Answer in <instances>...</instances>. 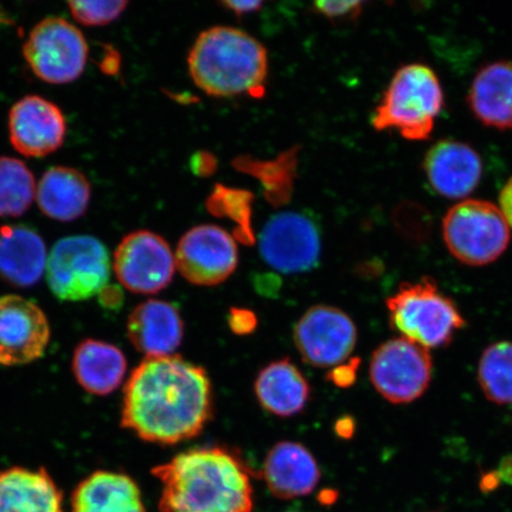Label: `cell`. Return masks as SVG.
Instances as JSON below:
<instances>
[{
  "instance_id": "9a60e30c",
  "label": "cell",
  "mask_w": 512,
  "mask_h": 512,
  "mask_svg": "<svg viewBox=\"0 0 512 512\" xmlns=\"http://www.w3.org/2000/svg\"><path fill=\"white\" fill-rule=\"evenodd\" d=\"M12 146L25 157L41 158L59 150L67 134V121L59 106L38 95L24 96L11 108Z\"/></svg>"
},
{
  "instance_id": "7a4b0ae2",
  "label": "cell",
  "mask_w": 512,
  "mask_h": 512,
  "mask_svg": "<svg viewBox=\"0 0 512 512\" xmlns=\"http://www.w3.org/2000/svg\"><path fill=\"white\" fill-rule=\"evenodd\" d=\"M152 475L163 485L160 512H253L251 475L227 448H192Z\"/></svg>"
},
{
  "instance_id": "30bf717a",
  "label": "cell",
  "mask_w": 512,
  "mask_h": 512,
  "mask_svg": "<svg viewBox=\"0 0 512 512\" xmlns=\"http://www.w3.org/2000/svg\"><path fill=\"white\" fill-rule=\"evenodd\" d=\"M294 345L303 360L316 368H336L351 356L357 328L347 313L335 306L310 307L293 331Z\"/></svg>"
},
{
  "instance_id": "4fadbf2b",
  "label": "cell",
  "mask_w": 512,
  "mask_h": 512,
  "mask_svg": "<svg viewBox=\"0 0 512 512\" xmlns=\"http://www.w3.org/2000/svg\"><path fill=\"white\" fill-rule=\"evenodd\" d=\"M320 251L322 242L315 222L292 211L273 216L260 236L262 259L281 273L299 274L313 270Z\"/></svg>"
},
{
  "instance_id": "4dcf8cb0",
  "label": "cell",
  "mask_w": 512,
  "mask_h": 512,
  "mask_svg": "<svg viewBox=\"0 0 512 512\" xmlns=\"http://www.w3.org/2000/svg\"><path fill=\"white\" fill-rule=\"evenodd\" d=\"M230 328L235 334H249L255 329L256 318L252 312L246 310H233L229 318Z\"/></svg>"
},
{
  "instance_id": "1f68e13d",
  "label": "cell",
  "mask_w": 512,
  "mask_h": 512,
  "mask_svg": "<svg viewBox=\"0 0 512 512\" xmlns=\"http://www.w3.org/2000/svg\"><path fill=\"white\" fill-rule=\"evenodd\" d=\"M358 361H351L348 364H341L330 371L329 379L337 384L338 387H349L356 380V370Z\"/></svg>"
},
{
  "instance_id": "603a6c76",
  "label": "cell",
  "mask_w": 512,
  "mask_h": 512,
  "mask_svg": "<svg viewBox=\"0 0 512 512\" xmlns=\"http://www.w3.org/2000/svg\"><path fill=\"white\" fill-rule=\"evenodd\" d=\"M72 512H146L142 492L124 473L96 471L76 486Z\"/></svg>"
},
{
  "instance_id": "8d00e7d4",
  "label": "cell",
  "mask_w": 512,
  "mask_h": 512,
  "mask_svg": "<svg viewBox=\"0 0 512 512\" xmlns=\"http://www.w3.org/2000/svg\"><path fill=\"white\" fill-rule=\"evenodd\" d=\"M284 512H313V511H307V510H302V509H297V508H291V509H288Z\"/></svg>"
},
{
  "instance_id": "5bb4252c",
  "label": "cell",
  "mask_w": 512,
  "mask_h": 512,
  "mask_svg": "<svg viewBox=\"0 0 512 512\" xmlns=\"http://www.w3.org/2000/svg\"><path fill=\"white\" fill-rule=\"evenodd\" d=\"M46 313L32 300L9 294L0 297V364L24 366L40 360L50 341Z\"/></svg>"
},
{
  "instance_id": "3957f363",
  "label": "cell",
  "mask_w": 512,
  "mask_h": 512,
  "mask_svg": "<svg viewBox=\"0 0 512 512\" xmlns=\"http://www.w3.org/2000/svg\"><path fill=\"white\" fill-rule=\"evenodd\" d=\"M196 86L215 98L265 92L267 51L247 32L214 27L197 37L188 57Z\"/></svg>"
},
{
  "instance_id": "7c38bea8",
  "label": "cell",
  "mask_w": 512,
  "mask_h": 512,
  "mask_svg": "<svg viewBox=\"0 0 512 512\" xmlns=\"http://www.w3.org/2000/svg\"><path fill=\"white\" fill-rule=\"evenodd\" d=\"M175 259L178 271L190 284L217 286L238 268L239 248L226 230L214 224H201L179 240Z\"/></svg>"
},
{
  "instance_id": "4316f807",
  "label": "cell",
  "mask_w": 512,
  "mask_h": 512,
  "mask_svg": "<svg viewBox=\"0 0 512 512\" xmlns=\"http://www.w3.org/2000/svg\"><path fill=\"white\" fill-rule=\"evenodd\" d=\"M36 196L34 175L22 160L0 157V217H17Z\"/></svg>"
},
{
  "instance_id": "836d02e7",
  "label": "cell",
  "mask_w": 512,
  "mask_h": 512,
  "mask_svg": "<svg viewBox=\"0 0 512 512\" xmlns=\"http://www.w3.org/2000/svg\"><path fill=\"white\" fill-rule=\"evenodd\" d=\"M499 209H501L505 221L512 228V177L505 183L499 194Z\"/></svg>"
},
{
  "instance_id": "cb8c5ba5",
  "label": "cell",
  "mask_w": 512,
  "mask_h": 512,
  "mask_svg": "<svg viewBox=\"0 0 512 512\" xmlns=\"http://www.w3.org/2000/svg\"><path fill=\"white\" fill-rule=\"evenodd\" d=\"M92 188L85 175L67 166H55L41 178L36 189L38 207L50 219H80L91 202Z\"/></svg>"
},
{
  "instance_id": "d6986e66",
  "label": "cell",
  "mask_w": 512,
  "mask_h": 512,
  "mask_svg": "<svg viewBox=\"0 0 512 512\" xmlns=\"http://www.w3.org/2000/svg\"><path fill=\"white\" fill-rule=\"evenodd\" d=\"M47 248L41 235L24 224L0 227V280L27 288L40 281L47 268Z\"/></svg>"
},
{
  "instance_id": "277c9868",
  "label": "cell",
  "mask_w": 512,
  "mask_h": 512,
  "mask_svg": "<svg viewBox=\"0 0 512 512\" xmlns=\"http://www.w3.org/2000/svg\"><path fill=\"white\" fill-rule=\"evenodd\" d=\"M445 104L434 70L409 63L396 70L371 119L376 131L395 130L411 142L430 139Z\"/></svg>"
},
{
  "instance_id": "e0dca14e",
  "label": "cell",
  "mask_w": 512,
  "mask_h": 512,
  "mask_svg": "<svg viewBox=\"0 0 512 512\" xmlns=\"http://www.w3.org/2000/svg\"><path fill=\"white\" fill-rule=\"evenodd\" d=\"M127 336L146 358L172 356L183 342L184 322L175 305L146 300L128 317Z\"/></svg>"
},
{
  "instance_id": "7402d4cb",
  "label": "cell",
  "mask_w": 512,
  "mask_h": 512,
  "mask_svg": "<svg viewBox=\"0 0 512 512\" xmlns=\"http://www.w3.org/2000/svg\"><path fill=\"white\" fill-rule=\"evenodd\" d=\"M0 512H63V495L44 469L0 471Z\"/></svg>"
},
{
  "instance_id": "8fae6325",
  "label": "cell",
  "mask_w": 512,
  "mask_h": 512,
  "mask_svg": "<svg viewBox=\"0 0 512 512\" xmlns=\"http://www.w3.org/2000/svg\"><path fill=\"white\" fill-rule=\"evenodd\" d=\"M114 272L126 290L156 294L175 277L176 259L169 243L150 230L125 236L114 253Z\"/></svg>"
},
{
  "instance_id": "d6a6232c",
  "label": "cell",
  "mask_w": 512,
  "mask_h": 512,
  "mask_svg": "<svg viewBox=\"0 0 512 512\" xmlns=\"http://www.w3.org/2000/svg\"><path fill=\"white\" fill-rule=\"evenodd\" d=\"M221 5L224 9L233 12L236 17L241 18L259 11L264 3L259 2V0H256V2H251V0H247V2H241V0H226V2H222Z\"/></svg>"
},
{
  "instance_id": "ffe728a7",
  "label": "cell",
  "mask_w": 512,
  "mask_h": 512,
  "mask_svg": "<svg viewBox=\"0 0 512 512\" xmlns=\"http://www.w3.org/2000/svg\"><path fill=\"white\" fill-rule=\"evenodd\" d=\"M467 104L483 125L512 130V61H495L480 68L471 83Z\"/></svg>"
},
{
  "instance_id": "2e32d148",
  "label": "cell",
  "mask_w": 512,
  "mask_h": 512,
  "mask_svg": "<svg viewBox=\"0 0 512 512\" xmlns=\"http://www.w3.org/2000/svg\"><path fill=\"white\" fill-rule=\"evenodd\" d=\"M424 171L435 192L451 200H462L482 181L483 160L471 145L445 139L427 151Z\"/></svg>"
},
{
  "instance_id": "ac0fdd59",
  "label": "cell",
  "mask_w": 512,
  "mask_h": 512,
  "mask_svg": "<svg viewBox=\"0 0 512 512\" xmlns=\"http://www.w3.org/2000/svg\"><path fill=\"white\" fill-rule=\"evenodd\" d=\"M320 469L313 454L296 441H280L267 453L264 477L275 497H305L316 490Z\"/></svg>"
},
{
  "instance_id": "f1b7e54d",
  "label": "cell",
  "mask_w": 512,
  "mask_h": 512,
  "mask_svg": "<svg viewBox=\"0 0 512 512\" xmlns=\"http://www.w3.org/2000/svg\"><path fill=\"white\" fill-rule=\"evenodd\" d=\"M68 6L75 21L88 27H100L123 14L127 2H69Z\"/></svg>"
},
{
  "instance_id": "52a82bcc",
  "label": "cell",
  "mask_w": 512,
  "mask_h": 512,
  "mask_svg": "<svg viewBox=\"0 0 512 512\" xmlns=\"http://www.w3.org/2000/svg\"><path fill=\"white\" fill-rule=\"evenodd\" d=\"M443 238L454 259L480 267L492 264L507 251L510 227L496 204L465 200L447 211Z\"/></svg>"
},
{
  "instance_id": "e575fe53",
  "label": "cell",
  "mask_w": 512,
  "mask_h": 512,
  "mask_svg": "<svg viewBox=\"0 0 512 512\" xmlns=\"http://www.w3.org/2000/svg\"><path fill=\"white\" fill-rule=\"evenodd\" d=\"M192 165H194V170L198 175H209L215 170L216 162L210 155L198 153Z\"/></svg>"
},
{
  "instance_id": "83f0119b",
  "label": "cell",
  "mask_w": 512,
  "mask_h": 512,
  "mask_svg": "<svg viewBox=\"0 0 512 512\" xmlns=\"http://www.w3.org/2000/svg\"><path fill=\"white\" fill-rule=\"evenodd\" d=\"M253 195L251 192L216 185L208 198V210L211 214L228 219L238 224L235 239L246 245H253L255 239L251 224Z\"/></svg>"
},
{
  "instance_id": "5b68a950",
  "label": "cell",
  "mask_w": 512,
  "mask_h": 512,
  "mask_svg": "<svg viewBox=\"0 0 512 512\" xmlns=\"http://www.w3.org/2000/svg\"><path fill=\"white\" fill-rule=\"evenodd\" d=\"M392 328L428 350L447 347L466 320L430 277L405 283L386 302Z\"/></svg>"
},
{
  "instance_id": "f546056e",
  "label": "cell",
  "mask_w": 512,
  "mask_h": 512,
  "mask_svg": "<svg viewBox=\"0 0 512 512\" xmlns=\"http://www.w3.org/2000/svg\"><path fill=\"white\" fill-rule=\"evenodd\" d=\"M361 2H317L313 11L330 21H354L362 12Z\"/></svg>"
},
{
  "instance_id": "9c48e42d",
  "label": "cell",
  "mask_w": 512,
  "mask_h": 512,
  "mask_svg": "<svg viewBox=\"0 0 512 512\" xmlns=\"http://www.w3.org/2000/svg\"><path fill=\"white\" fill-rule=\"evenodd\" d=\"M430 350L409 339H389L371 356L369 374L376 392L394 405L421 398L432 381Z\"/></svg>"
},
{
  "instance_id": "44dd1931",
  "label": "cell",
  "mask_w": 512,
  "mask_h": 512,
  "mask_svg": "<svg viewBox=\"0 0 512 512\" xmlns=\"http://www.w3.org/2000/svg\"><path fill=\"white\" fill-rule=\"evenodd\" d=\"M254 392L261 407L279 418H292L303 412L311 398L309 382L288 358L262 369L256 376Z\"/></svg>"
},
{
  "instance_id": "d590c367",
  "label": "cell",
  "mask_w": 512,
  "mask_h": 512,
  "mask_svg": "<svg viewBox=\"0 0 512 512\" xmlns=\"http://www.w3.org/2000/svg\"><path fill=\"white\" fill-rule=\"evenodd\" d=\"M498 475L501 476L505 482L512 484V456L502 460Z\"/></svg>"
},
{
  "instance_id": "6da1fadb",
  "label": "cell",
  "mask_w": 512,
  "mask_h": 512,
  "mask_svg": "<svg viewBox=\"0 0 512 512\" xmlns=\"http://www.w3.org/2000/svg\"><path fill=\"white\" fill-rule=\"evenodd\" d=\"M213 412L206 370L177 355L150 357L126 383L121 426L149 443L176 445L200 435Z\"/></svg>"
},
{
  "instance_id": "8992f818",
  "label": "cell",
  "mask_w": 512,
  "mask_h": 512,
  "mask_svg": "<svg viewBox=\"0 0 512 512\" xmlns=\"http://www.w3.org/2000/svg\"><path fill=\"white\" fill-rule=\"evenodd\" d=\"M46 272L50 291L57 299L82 302L101 296L110 287V253L93 236H68L51 249Z\"/></svg>"
},
{
  "instance_id": "d4e9b609",
  "label": "cell",
  "mask_w": 512,
  "mask_h": 512,
  "mask_svg": "<svg viewBox=\"0 0 512 512\" xmlns=\"http://www.w3.org/2000/svg\"><path fill=\"white\" fill-rule=\"evenodd\" d=\"M72 369L76 381L87 393L105 396L124 382L127 361L115 345L86 339L75 349Z\"/></svg>"
},
{
  "instance_id": "484cf974",
  "label": "cell",
  "mask_w": 512,
  "mask_h": 512,
  "mask_svg": "<svg viewBox=\"0 0 512 512\" xmlns=\"http://www.w3.org/2000/svg\"><path fill=\"white\" fill-rule=\"evenodd\" d=\"M478 382L486 399L496 405H512V342H498L484 350Z\"/></svg>"
},
{
  "instance_id": "ba28073f",
  "label": "cell",
  "mask_w": 512,
  "mask_h": 512,
  "mask_svg": "<svg viewBox=\"0 0 512 512\" xmlns=\"http://www.w3.org/2000/svg\"><path fill=\"white\" fill-rule=\"evenodd\" d=\"M23 55L37 78L64 85L85 72L88 46L75 25L62 17H48L31 30Z\"/></svg>"
}]
</instances>
